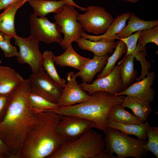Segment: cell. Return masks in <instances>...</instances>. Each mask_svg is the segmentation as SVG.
<instances>
[{
	"label": "cell",
	"mask_w": 158,
	"mask_h": 158,
	"mask_svg": "<svg viewBox=\"0 0 158 158\" xmlns=\"http://www.w3.org/2000/svg\"><path fill=\"white\" fill-rule=\"evenodd\" d=\"M29 79L11 95L6 115L0 123V136L7 146L11 158H20L22 147L28 133L36 123V117L30 108Z\"/></svg>",
	"instance_id": "cell-1"
},
{
	"label": "cell",
	"mask_w": 158,
	"mask_h": 158,
	"mask_svg": "<svg viewBox=\"0 0 158 158\" xmlns=\"http://www.w3.org/2000/svg\"><path fill=\"white\" fill-rule=\"evenodd\" d=\"M35 114L36 123L26 136L20 158H48L64 142L57 130L61 115L52 111Z\"/></svg>",
	"instance_id": "cell-2"
},
{
	"label": "cell",
	"mask_w": 158,
	"mask_h": 158,
	"mask_svg": "<svg viewBox=\"0 0 158 158\" xmlns=\"http://www.w3.org/2000/svg\"><path fill=\"white\" fill-rule=\"evenodd\" d=\"M86 100L77 104L59 107L52 111L61 115L78 116L93 122L95 128L104 132L108 128V116L111 109L121 104L125 96H115L108 92L98 91L90 95Z\"/></svg>",
	"instance_id": "cell-3"
},
{
	"label": "cell",
	"mask_w": 158,
	"mask_h": 158,
	"mask_svg": "<svg viewBox=\"0 0 158 158\" xmlns=\"http://www.w3.org/2000/svg\"><path fill=\"white\" fill-rule=\"evenodd\" d=\"M48 158H116L105 152L101 135L92 129L77 139L64 142Z\"/></svg>",
	"instance_id": "cell-4"
},
{
	"label": "cell",
	"mask_w": 158,
	"mask_h": 158,
	"mask_svg": "<svg viewBox=\"0 0 158 158\" xmlns=\"http://www.w3.org/2000/svg\"><path fill=\"white\" fill-rule=\"evenodd\" d=\"M105 137L106 152L116 158L132 157L135 158L145 157L147 151L143 147L147 142L145 140L133 138L119 130L108 128L104 132Z\"/></svg>",
	"instance_id": "cell-5"
},
{
	"label": "cell",
	"mask_w": 158,
	"mask_h": 158,
	"mask_svg": "<svg viewBox=\"0 0 158 158\" xmlns=\"http://www.w3.org/2000/svg\"><path fill=\"white\" fill-rule=\"evenodd\" d=\"M74 7L66 4L60 12L54 16L55 22L61 28V33L64 35V37L59 43L64 49L81 37L84 32L81 24L77 20L79 13Z\"/></svg>",
	"instance_id": "cell-6"
},
{
	"label": "cell",
	"mask_w": 158,
	"mask_h": 158,
	"mask_svg": "<svg viewBox=\"0 0 158 158\" xmlns=\"http://www.w3.org/2000/svg\"><path fill=\"white\" fill-rule=\"evenodd\" d=\"M83 14H78L77 20L83 30L97 35L104 33L113 22L112 16L104 8L92 5L86 8Z\"/></svg>",
	"instance_id": "cell-7"
},
{
	"label": "cell",
	"mask_w": 158,
	"mask_h": 158,
	"mask_svg": "<svg viewBox=\"0 0 158 158\" xmlns=\"http://www.w3.org/2000/svg\"><path fill=\"white\" fill-rule=\"evenodd\" d=\"M14 38L15 44L19 49L16 56L18 62L28 64L32 74L42 71L43 57L40 50L39 41L31 36L23 37L17 36Z\"/></svg>",
	"instance_id": "cell-8"
},
{
	"label": "cell",
	"mask_w": 158,
	"mask_h": 158,
	"mask_svg": "<svg viewBox=\"0 0 158 158\" xmlns=\"http://www.w3.org/2000/svg\"><path fill=\"white\" fill-rule=\"evenodd\" d=\"M30 36L38 41L47 44L60 43L63 39L61 28L56 23H52L45 17H38L33 14L29 18Z\"/></svg>",
	"instance_id": "cell-9"
},
{
	"label": "cell",
	"mask_w": 158,
	"mask_h": 158,
	"mask_svg": "<svg viewBox=\"0 0 158 158\" xmlns=\"http://www.w3.org/2000/svg\"><path fill=\"white\" fill-rule=\"evenodd\" d=\"M93 128L95 123L82 118L71 115H62L57 130L64 142L74 140Z\"/></svg>",
	"instance_id": "cell-10"
},
{
	"label": "cell",
	"mask_w": 158,
	"mask_h": 158,
	"mask_svg": "<svg viewBox=\"0 0 158 158\" xmlns=\"http://www.w3.org/2000/svg\"><path fill=\"white\" fill-rule=\"evenodd\" d=\"M29 79L30 92L51 102L58 103L63 88L52 80L44 70L37 73H32Z\"/></svg>",
	"instance_id": "cell-11"
},
{
	"label": "cell",
	"mask_w": 158,
	"mask_h": 158,
	"mask_svg": "<svg viewBox=\"0 0 158 158\" xmlns=\"http://www.w3.org/2000/svg\"><path fill=\"white\" fill-rule=\"evenodd\" d=\"M82 89L90 95L98 91H104L115 95L121 92V81L120 66H116L107 76L97 79L92 83L82 82L80 85Z\"/></svg>",
	"instance_id": "cell-12"
},
{
	"label": "cell",
	"mask_w": 158,
	"mask_h": 158,
	"mask_svg": "<svg viewBox=\"0 0 158 158\" xmlns=\"http://www.w3.org/2000/svg\"><path fill=\"white\" fill-rule=\"evenodd\" d=\"M74 73H67V82L63 88L61 95L58 104L59 107H64L80 103L88 99L90 95L81 88L76 80Z\"/></svg>",
	"instance_id": "cell-13"
},
{
	"label": "cell",
	"mask_w": 158,
	"mask_h": 158,
	"mask_svg": "<svg viewBox=\"0 0 158 158\" xmlns=\"http://www.w3.org/2000/svg\"><path fill=\"white\" fill-rule=\"evenodd\" d=\"M155 78L153 72L149 73L142 80L131 85L124 91L115 95H129L136 97L145 102L150 103L154 99V91L151 87Z\"/></svg>",
	"instance_id": "cell-14"
},
{
	"label": "cell",
	"mask_w": 158,
	"mask_h": 158,
	"mask_svg": "<svg viewBox=\"0 0 158 158\" xmlns=\"http://www.w3.org/2000/svg\"><path fill=\"white\" fill-rule=\"evenodd\" d=\"M24 80L12 68L0 66V95L10 96Z\"/></svg>",
	"instance_id": "cell-15"
},
{
	"label": "cell",
	"mask_w": 158,
	"mask_h": 158,
	"mask_svg": "<svg viewBox=\"0 0 158 158\" xmlns=\"http://www.w3.org/2000/svg\"><path fill=\"white\" fill-rule=\"evenodd\" d=\"M130 13L126 12L119 15L114 19L110 26L102 35H92L84 32L82 37L93 41L104 40L107 42L114 41L117 38L116 35L125 26L127 20L129 19Z\"/></svg>",
	"instance_id": "cell-16"
},
{
	"label": "cell",
	"mask_w": 158,
	"mask_h": 158,
	"mask_svg": "<svg viewBox=\"0 0 158 158\" xmlns=\"http://www.w3.org/2000/svg\"><path fill=\"white\" fill-rule=\"evenodd\" d=\"M109 57L108 55L102 56L95 55L93 58L88 61L80 70L74 73L75 78H79L83 82L90 83L95 76L103 70Z\"/></svg>",
	"instance_id": "cell-17"
},
{
	"label": "cell",
	"mask_w": 158,
	"mask_h": 158,
	"mask_svg": "<svg viewBox=\"0 0 158 158\" xmlns=\"http://www.w3.org/2000/svg\"><path fill=\"white\" fill-rule=\"evenodd\" d=\"M22 0L8 6L0 13V32L11 38L18 36L15 27V18L17 10L22 6Z\"/></svg>",
	"instance_id": "cell-18"
},
{
	"label": "cell",
	"mask_w": 158,
	"mask_h": 158,
	"mask_svg": "<svg viewBox=\"0 0 158 158\" xmlns=\"http://www.w3.org/2000/svg\"><path fill=\"white\" fill-rule=\"evenodd\" d=\"M66 49L62 54L54 57V61L56 65L61 67H71L80 71L91 59L77 54L73 49L72 43L68 45Z\"/></svg>",
	"instance_id": "cell-19"
},
{
	"label": "cell",
	"mask_w": 158,
	"mask_h": 158,
	"mask_svg": "<svg viewBox=\"0 0 158 158\" xmlns=\"http://www.w3.org/2000/svg\"><path fill=\"white\" fill-rule=\"evenodd\" d=\"M75 42L81 49L91 51L97 56H104L111 53L116 44L114 41H93L82 37L77 40Z\"/></svg>",
	"instance_id": "cell-20"
},
{
	"label": "cell",
	"mask_w": 158,
	"mask_h": 158,
	"mask_svg": "<svg viewBox=\"0 0 158 158\" xmlns=\"http://www.w3.org/2000/svg\"><path fill=\"white\" fill-rule=\"evenodd\" d=\"M128 24L118 34L117 38L126 37L135 32L151 29L158 25V20L146 21L137 16L133 13H130Z\"/></svg>",
	"instance_id": "cell-21"
},
{
	"label": "cell",
	"mask_w": 158,
	"mask_h": 158,
	"mask_svg": "<svg viewBox=\"0 0 158 158\" xmlns=\"http://www.w3.org/2000/svg\"><path fill=\"white\" fill-rule=\"evenodd\" d=\"M32 7L33 14L37 17H45L47 14L60 12L64 6L67 4L64 0H28Z\"/></svg>",
	"instance_id": "cell-22"
},
{
	"label": "cell",
	"mask_w": 158,
	"mask_h": 158,
	"mask_svg": "<svg viewBox=\"0 0 158 158\" xmlns=\"http://www.w3.org/2000/svg\"><path fill=\"white\" fill-rule=\"evenodd\" d=\"M121 105L124 108L130 109L134 115L144 122L147 121L148 116L152 111L150 103L129 95L125 96Z\"/></svg>",
	"instance_id": "cell-23"
},
{
	"label": "cell",
	"mask_w": 158,
	"mask_h": 158,
	"mask_svg": "<svg viewBox=\"0 0 158 158\" xmlns=\"http://www.w3.org/2000/svg\"><path fill=\"white\" fill-rule=\"evenodd\" d=\"M134 58L132 55H128L118 63L121 81V92L125 90L136 78L137 72L134 68Z\"/></svg>",
	"instance_id": "cell-24"
},
{
	"label": "cell",
	"mask_w": 158,
	"mask_h": 158,
	"mask_svg": "<svg viewBox=\"0 0 158 158\" xmlns=\"http://www.w3.org/2000/svg\"><path fill=\"white\" fill-rule=\"evenodd\" d=\"M150 126L147 121L138 124H123L111 121L108 122V128L117 129L126 135H135L138 139L143 140L147 138L146 132Z\"/></svg>",
	"instance_id": "cell-25"
},
{
	"label": "cell",
	"mask_w": 158,
	"mask_h": 158,
	"mask_svg": "<svg viewBox=\"0 0 158 158\" xmlns=\"http://www.w3.org/2000/svg\"><path fill=\"white\" fill-rule=\"evenodd\" d=\"M108 121L123 124H138L143 122L139 118L126 110L121 104L113 107L108 116Z\"/></svg>",
	"instance_id": "cell-26"
},
{
	"label": "cell",
	"mask_w": 158,
	"mask_h": 158,
	"mask_svg": "<svg viewBox=\"0 0 158 158\" xmlns=\"http://www.w3.org/2000/svg\"><path fill=\"white\" fill-rule=\"evenodd\" d=\"M29 107L35 114L52 111L59 107L58 103L51 102L41 96L30 92L28 96Z\"/></svg>",
	"instance_id": "cell-27"
},
{
	"label": "cell",
	"mask_w": 158,
	"mask_h": 158,
	"mask_svg": "<svg viewBox=\"0 0 158 158\" xmlns=\"http://www.w3.org/2000/svg\"><path fill=\"white\" fill-rule=\"evenodd\" d=\"M116 42L115 50L112 54L109 57L107 62L102 72L99 74L97 79H99L109 75L113 70L117 60L123 54L126 52L127 48L126 44L121 39Z\"/></svg>",
	"instance_id": "cell-28"
},
{
	"label": "cell",
	"mask_w": 158,
	"mask_h": 158,
	"mask_svg": "<svg viewBox=\"0 0 158 158\" xmlns=\"http://www.w3.org/2000/svg\"><path fill=\"white\" fill-rule=\"evenodd\" d=\"M42 55V67L47 72V74L54 82L63 88L66 84V81L61 78L57 72L53 59L55 56L54 53L51 51H46Z\"/></svg>",
	"instance_id": "cell-29"
},
{
	"label": "cell",
	"mask_w": 158,
	"mask_h": 158,
	"mask_svg": "<svg viewBox=\"0 0 158 158\" xmlns=\"http://www.w3.org/2000/svg\"><path fill=\"white\" fill-rule=\"evenodd\" d=\"M138 40L136 51H145L146 45L149 43H153L158 46V25L150 29L141 30Z\"/></svg>",
	"instance_id": "cell-30"
},
{
	"label": "cell",
	"mask_w": 158,
	"mask_h": 158,
	"mask_svg": "<svg viewBox=\"0 0 158 158\" xmlns=\"http://www.w3.org/2000/svg\"><path fill=\"white\" fill-rule=\"evenodd\" d=\"M146 135L148 141L143 146L148 152H152L158 158V127L150 126L147 130Z\"/></svg>",
	"instance_id": "cell-31"
},
{
	"label": "cell",
	"mask_w": 158,
	"mask_h": 158,
	"mask_svg": "<svg viewBox=\"0 0 158 158\" xmlns=\"http://www.w3.org/2000/svg\"><path fill=\"white\" fill-rule=\"evenodd\" d=\"M11 38L10 36L0 32V48L5 56L7 57L17 56L18 54L16 47L12 45L10 42Z\"/></svg>",
	"instance_id": "cell-32"
},
{
	"label": "cell",
	"mask_w": 158,
	"mask_h": 158,
	"mask_svg": "<svg viewBox=\"0 0 158 158\" xmlns=\"http://www.w3.org/2000/svg\"><path fill=\"white\" fill-rule=\"evenodd\" d=\"M147 55L145 51H136L134 56L137 60L140 62L142 67L141 74L139 78H136V81L144 79L149 73L148 70L150 68L151 64L146 60L145 57Z\"/></svg>",
	"instance_id": "cell-33"
},
{
	"label": "cell",
	"mask_w": 158,
	"mask_h": 158,
	"mask_svg": "<svg viewBox=\"0 0 158 158\" xmlns=\"http://www.w3.org/2000/svg\"><path fill=\"white\" fill-rule=\"evenodd\" d=\"M141 31H138L135 34H132L126 37L120 39L125 43L127 46L126 53L125 56L129 55L134 56L136 51L137 44Z\"/></svg>",
	"instance_id": "cell-34"
},
{
	"label": "cell",
	"mask_w": 158,
	"mask_h": 158,
	"mask_svg": "<svg viewBox=\"0 0 158 158\" xmlns=\"http://www.w3.org/2000/svg\"><path fill=\"white\" fill-rule=\"evenodd\" d=\"M10 96L0 95V123L3 119L6 112Z\"/></svg>",
	"instance_id": "cell-35"
},
{
	"label": "cell",
	"mask_w": 158,
	"mask_h": 158,
	"mask_svg": "<svg viewBox=\"0 0 158 158\" xmlns=\"http://www.w3.org/2000/svg\"><path fill=\"white\" fill-rule=\"evenodd\" d=\"M0 158H11L9 149L0 136Z\"/></svg>",
	"instance_id": "cell-36"
},
{
	"label": "cell",
	"mask_w": 158,
	"mask_h": 158,
	"mask_svg": "<svg viewBox=\"0 0 158 158\" xmlns=\"http://www.w3.org/2000/svg\"><path fill=\"white\" fill-rule=\"evenodd\" d=\"M21 0H0V11Z\"/></svg>",
	"instance_id": "cell-37"
},
{
	"label": "cell",
	"mask_w": 158,
	"mask_h": 158,
	"mask_svg": "<svg viewBox=\"0 0 158 158\" xmlns=\"http://www.w3.org/2000/svg\"><path fill=\"white\" fill-rule=\"evenodd\" d=\"M67 4L76 7L82 11H85L86 8L81 7L77 5L73 0H64Z\"/></svg>",
	"instance_id": "cell-38"
},
{
	"label": "cell",
	"mask_w": 158,
	"mask_h": 158,
	"mask_svg": "<svg viewBox=\"0 0 158 158\" xmlns=\"http://www.w3.org/2000/svg\"><path fill=\"white\" fill-rule=\"evenodd\" d=\"M125 1H128L132 3H136L138 2L139 0H123Z\"/></svg>",
	"instance_id": "cell-39"
},
{
	"label": "cell",
	"mask_w": 158,
	"mask_h": 158,
	"mask_svg": "<svg viewBox=\"0 0 158 158\" xmlns=\"http://www.w3.org/2000/svg\"><path fill=\"white\" fill-rule=\"evenodd\" d=\"M28 0H23L22 3V6L26 2L28 1Z\"/></svg>",
	"instance_id": "cell-40"
},
{
	"label": "cell",
	"mask_w": 158,
	"mask_h": 158,
	"mask_svg": "<svg viewBox=\"0 0 158 158\" xmlns=\"http://www.w3.org/2000/svg\"><path fill=\"white\" fill-rule=\"evenodd\" d=\"M1 60L0 59V63H1Z\"/></svg>",
	"instance_id": "cell-41"
}]
</instances>
